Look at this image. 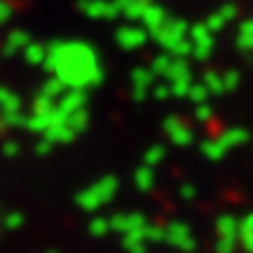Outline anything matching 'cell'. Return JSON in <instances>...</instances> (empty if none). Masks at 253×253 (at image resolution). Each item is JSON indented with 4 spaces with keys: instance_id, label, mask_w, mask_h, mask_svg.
<instances>
[{
    "instance_id": "1",
    "label": "cell",
    "mask_w": 253,
    "mask_h": 253,
    "mask_svg": "<svg viewBox=\"0 0 253 253\" xmlns=\"http://www.w3.org/2000/svg\"><path fill=\"white\" fill-rule=\"evenodd\" d=\"M115 190H118V181L113 176H106L99 183H94L91 188H84L82 192H78L75 202H78V207L82 211H96V209H101L113 199Z\"/></svg>"
},
{
    "instance_id": "2",
    "label": "cell",
    "mask_w": 253,
    "mask_h": 253,
    "mask_svg": "<svg viewBox=\"0 0 253 253\" xmlns=\"http://www.w3.org/2000/svg\"><path fill=\"white\" fill-rule=\"evenodd\" d=\"M164 242L181 249V251H192L195 249V239H192L190 227L185 223H171V225L164 227Z\"/></svg>"
},
{
    "instance_id": "3",
    "label": "cell",
    "mask_w": 253,
    "mask_h": 253,
    "mask_svg": "<svg viewBox=\"0 0 253 253\" xmlns=\"http://www.w3.org/2000/svg\"><path fill=\"white\" fill-rule=\"evenodd\" d=\"M148 237H145V227L143 230H134V232H126L125 235V249L126 253H148Z\"/></svg>"
},
{
    "instance_id": "4",
    "label": "cell",
    "mask_w": 253,
    "mask_h": 253,
    "mask_svg": "<svg viewBox=\"0 0 253 253\" xmlns=\"http://www.w3.org/2000/svg\"><path fill=\"white\" fill-rule=\"evenodd\" d=\"M216 232L218 237H232V239H239V220L235 216H220L216 220Z\"/></svg>"
},
{
    "instance_id": "5",
    "label": "cell",
    "mask_w": 253,
    "mask_h": 253,
    "mask_svg": "<svg viewBox=\"0 0 253 253\" xmlns=\"http://www.w3.org/2000/svg\"><path fill=\"white\" fill-rule=\"evenodd\" d=\"M148 225L143 213H125V225H122V235L126 232H134V230H143Z\"/></svg>"
},
{
    "instance_id": "6",
    "label": "cell",
    "mask_w": 253,
    "mask_h": 253,
    "mask_svg": "<svg viewBox=\"0 0 253 253\" xmlns=\"http://www.w3.org/2000/svg\"><path fill=\"white\" fill-rule=\"evenodd\" d=\"M136 188L141 190V192L153 190V171H150L148 167H143V169L136 171Z\"/></svg>"
},
{
    "instance_id": "7",
    "label": "cell",
    "mask_w": 253,
    "mask_h": 253,
    "mask_svg": "<svg viewBox=\"0 0 253 253\" xmlns=\"http://www.w3.org/2000/svg\"><path fill=\"white\" fill-rule=\"evenodd\" d=\"M110 232V218H94L89 223V235L91 237H103Z\"/></svg>"
},
{
    "instance_id": "8",
    "label": "cell",
    "mask_w": 253,
    "mask_h": 253,
    "mask_svg": "<svg viewBox=\"0 0 253 253\" xmlns=\"http://www.w3.org/2000/svg\"><path fill=\"white\" fill-rule=\"evenodd\" d=\"M253 237V213H246L239 220V242L242 239H251Z\"/></svg>"
},
{
    "instance_id": "9",
    "label": "cell",
    "mask_w": 253,
    "mask_h": 253,
    "mask_svg": "<svg viewBox=\"0 0 253 253\" xmlns=\"http://www.w3.org/2000/svg\"><path fill=\"white\" fill-rule=\"evenodd\" d=\"M237 242H239V239H232V237H218L216 253H235Z\"/></svg>"
},
{
    "instance_id": "10",
    "label": "cell",
    "mask_w": 253,
    "mask_h": 253,
    "mask_svg": "<svg viewBox=\"0 0 253 253\" xmlns=\"http://www.w3.org/2000/svg\"><path fill=\"white\" fill-rule=\"evenodd\" d=\"M145 237H148V242H164V227L160 225H145Z\"/></svg>"
},
{
    "instance_id": "11",
    "label": "cell",
    "mask_w": 253,
    "mask_h": 253,
    "mask_svg": "<svg viewBox=\"0 0 253 253\" xmlns=\"http://www.w3.org/2000/svg\"><path fill=\"white\" fill-rule=\"evenodd\" d=\"M24 225V216L21 213H9V216H5V227L7 230H17V227Z\"/></svg>"
},
{
    "instance_id": "12",
    "label": "cell",
    "mask_w": 253,
    "mask_h": 253,
    "mask_svg": "<svg viewBox=\"0 0 253 253\" xmlns=\"http://www.w3.org/2000/svg\"><path fill=\"white\" fill-rule=\"evenodd\" d=\"M181 195L185 199H192L195 195H197V188H192V185H185V188H181Z\"/></svg>"
},
{
    "instance_id": "13",
    "label": "cell",
    "mask_w": 253,
    "mask_h": 253,
    "mask_svg": "<svg viewBox=\"0 0 253 253\" xmlns=\"http://www.w3.org/2000/svg\"><path fill=\"white\" fill-rule=\"evenodd\" d=\"M242 246L246 249V253H253V237L251 239H242Z\"/></svg>"
},
{
    "instance_id": "14",
    "label": "cell",
    "mask_w": 253,
    "mask_h": 253,
    "mask_svg": "<svg viewBox=\"0 0 253 253\" xmlns=\"http://www.w3.org/2000/svg\"><path fill=\"white\" fill-rule=\"evenodd\" d=\"M160 157H162V153H157V150H155V153H150V155H148V162H157Z\"/></svg>"
},
{
    "instance_id": "15",
    "label": "cell",
    "mask_w": 253,
    "mask_h": 253,
    "mask_svg": "<svg viewBox=\"0 0 253 253\" xmlns=\"http://www.w3.org/2000/svg\"><path fill=\"white\" fill-rule=\"evenodd\" d=\"M47 253H56V251H47Z\"/></svg>"
}]
</instances>
